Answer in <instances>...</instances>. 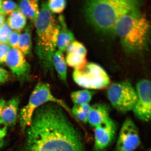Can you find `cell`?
Wrapping results in <instances>:
<instances>
[{
  "instance_id": "cell-19",
  "label": "cell",
  "mask_w": 151,
  "mask_h": 151,
  "mask_svg": "<svg viewBox=\"0 0 151 151\" xmlns=\"http://www.w3.org/2000/svg\"><path fill=\"white\" fill-rule=\"evenodd\" d=\"M94 94L93 92L88 89L76 91L72 92L71 98L74 105L88 103Z\"/></svg>"
},
{
  "instance_id": "cell-29",
  "label": "cell",
  "mask_w": 151,
  "mask_h": 151,
  "mask_svg": "<svg viewBox=\"0 0 151 151\" xmlns=\"http://www.w3.org/2000/svg\"><path fill=\"white\" fill-rule=\"evenodd\" d=\"M7 133V127L0 122V140L4 139Z\"/></svg>"
},
{
  "instance_id": "cell-27",
  "label": "cell",
  "mask_w": 151,
  "mask_h": 151,
  "mask_svg": "<svg viewBox=\"0 0 151 151\" xmlns=\"http://www.w3.org/2000/svg\"><path fill=\"white\" fill-rule=\"evenodd\" d=\"M11 47L8 44H0V63L5 62Z\"/></svg>"
},
{
  "instance_id": "cell-1",
  "label": "cell",
  "mask_w": 151,
  "mask_h": 151,
  "mask_svg": "<svg viewBox=\"0 0 151 151\" xmlns=\"http://www.w3.org/2000/svg\"><path fill=\"white\" fill-rule=\"evenodd\" d=\"M67 113L55 103L40 107L26 129L21 151H85L81 135Z\"/></svg>"
},
{
  "instance_id": "cell-9",
  "label": "cell",
  "mask_w": 151,
  "mask_h": 151,
  "mask_svg": "<svg viewBox=\"0 0 151 151\" xmlns=\"http://www.w3.org/2000/svg\"><path fill=\"white\" fill-rule=\"evenodd\" d=\"M140 144V137L136 126L131 119H126L119 134L116 151H134Z\"/></svg>"
},
{
  "instance_id": "cell-23",
  "label": "cell",
  "mask_w": 151,
  "mask_h": 151,
  "mask_svg": "<svg viewBox=\"0 0 151 151\" xmlns=\"http://www.w3.org/2000/svg\"><path fill=\"white\" fill-rule=\"evenodd\" d=\"M12 30L7 23L0 26V44L8 43Z\"/></svg>"
},
{
  "instance_id": "cell-6",
  "label": "cell",
  "mask_w": 151,
  "mask_h": 151,
  "mask_svg": "<svg viewBox=\"0 0 151 151\" xmlns=\"http://www.w3.org/2000/svg\"><path fill=\"white\" fill-rule=\"evenodd\" d=\"M73 81L81 87L88 90H101L109 86L110 78L101 65L93 62L88 63L83 67L75 70Z\"/></svg>"
},
{
  "instance_id": "cell-10",
  "label": "cell",
  "mask_w": 151,
  "mask_h": 151,
  "mask_svg": "<svg viewBox=\"0 0 151 151\" xmlns=\"http://www.w3.org/2000/svg\"><path fill=\"white\" fill-rule=\"evenodd\" d=\"M5 63L16 78L20 81L29 79L31 66L26 61L24 55L18 48H12L9 50Z\"/></svg>"
},
{
  "instance_id": "cell-34",
  "label": "cell",
  "mask_w": 151,
  "mask_h": 151,
  "mask_svg": "<svg viewBox=\"0 0 151 151\" xmlns=\"http://www.w3.org/2000/svg\"><path fill=\"white\" fill-rule=\"evenodd\" d=\"M33 1H35L36 2H37L38 3V1H39V0H33Z\"/></svg>"
},
{
  "instance_id": "cell-17",
  "label": "cell",
  "mask_w": 151,
  "mask_h": 151,
  "mask_svg": "<svg viewBox=\"0 0 151 151\" xmlns=\"http://www.w3.org/2000/svg\"><path fill=\"white\" fill-rule=\"evenodd\" d=\"M32 25L28 26L20 32L18 41V49L24 55L31 54L32 44Z\"/></svg>"
},
{
  "instance_id": "cell-36",
  "label": "cell",
  "mask_w": 151,
  "mask_h": 151,
  "mask_svg": "<svg viewBox=\"0 0 151 151\" xmlns=\"http://www.w3.org/2000/svg\"><path fill=\"white\" fill-rule=\"evenodd\" d=\"M11 151L8 150V151Z\"/></svg>"
},
{
  "instance_id": "cell-13",
  "label": "cell",
  "mask_w": 151,
  "mask_h": 151,
  "mask_svg": "<svg viewBox=\"0 0 151 151\" xmlns=\"http://www.w3.org/2000/svg\"><path fill=\"white\" fill-rule=\"evenodd\" d=\"M58 22L60 25L58 33L57 47L58 50L64 52L70 43L75 41V37L73 33L68 28L66 24L65 17L62 15L58 16Z\"/></svg>"
},
{
  "instance_id": "cell-11",
  "label": "cell",
  "mask_w": 151,
  "mask_h": 151,
  "mask_svg": "<svg viewBox=\"0 0 151 151\" xmlns=\"http://www.w3.org/2000/svg\"><path fill=\"white\" fill-rule=\"evenodd\" d=\"M95 128L94 150L95 151H103L114 140L116 126L110 118Z\"/></svg>"
},
{
  "instance_id": "cell-18",
  "label": "cell",
  "mask_w": 151,
  "mask_h": 151,
  "mask_svg": "<svg viewBox=\"0 0 151 151\" xmlns=\"http://www.w3.org/2000/svg\"><path fill=\"white\" fill-rule=\"evenodd\" d=\"M7 24L11 28L16 31H21L25 27L27 23V18L17 9L9 14Z\"/></svg>"
},
{
  "instance_id": "cell-21",
  "label": "cell",
  "mask_w": 151,
  "mask_h": 151,
  "mask_svg": "<svg viewBox=\"0 0 151 151\" xmlns=\"http://www.w3.org/2000/svg\"><path fill=\"white\" fill-rule=\"evenodd\" d=\"M47 6L51 12L60 14L63 12L67 6L66 0H48Z\"/></svg>"
},
{
  "instance_id": "cell-4",
  "label": "cell",
  "mask_w": 151,
  "mask_h": 151,
  "mask_svg": "<svg viewBox=\"0 0 151 151\" xmlns=\"http://www.w3.org/2000/svg\"><path fill=\"white\" fill-rule=\"evenodd\" d=\"M138 7L120 18L114 26L113 33L120 39L126 52L137 53L146 50L150 35V26Z\"/></svg>"
},
{
  "instance_id": "cell-31",
  "label": "cell",
  "mask_w": 151,
  "mask_h": 151,
  "mask_svg": "<svg viewBox=\"0 0 151 151\" xmlns=\"http://www.w3.org/2000/svg\"><path fill=\"white\" fill-rule=\"evenodd\" d=\"M6 102L3 99L0 100V118H1L2 111L4 107Z\"/></svg>"
},
{
  "instance_id": "cell-28",
  "label": "cell",
  "mask_w": 151,
  "mask_h": 151,
  "mask_svg": "<svg viewBox=\"0 0 151 151\" xmlns=\"http://www.w3.org/2000/svg\"><path fill=\"white\" fill-rule=\"evenodd\" d=\"M9 73L6 70L0 67V84L8 81Z\"/></svg>"
},
{
  "instance_id": "cell-35",
  "label": "cell",
  "mask_w": 151,
  "mask_h": 151,
  "mask_svg": "<svg viewBox=\"0 0 151 151\" xmlns=\"http://www.w3.org/2000/svg\"><path fill=\"white\" fill-rule=\"evenodd\" d=\"M148 151H151V148L148 150Z\"/></svg>"
},
{
  "instance_id": "cell-15",
  "label": "cell",
  "mask_w": 151,
  "mask_h": 151,
  "mask_svg": "<svg viewBox=\"0 0 151 151\" xmlns=\"http://www.w3.org/2000/svg\"><path fill=\"white\" fill-rule=\"evenodd\" d=\"M18 9L35 24L38 17L40 9L37 2L33 0H19Z\"/></svg>"
},
{
  "instance_id": "cell-12",
  "label": "cell",
  "mask_w": 151,
  "mask_h": 151,
  "mask_svg": "<svg viewBox=\"0 0 151 151\" xmlns=\"http://www.w3.org/2000/svg\"><path fill=\"white\" fill-rule=\"evenodd\" d=\"M20 100L15 97L6 103L2 111L0 122L7 127L14 126L16 124Z\"/></svg>"
},
{
  "instance_id": "cell-24",
  "label": "cell",
  "mask_w": 151,
  "mask_h": 151,
  "mask_svg": "<svg viewBox=\"0 0 151 151\" xmlns=\"http://www.w3.org/2000/svg\"><path fill=\"white\" fill-rule=\"evenodd\" d=\"M18 9L17 5L14 1H5L2 3L1 14L9 15Z\"/></svg>"
},
{
  "instance_id": "cell-37",
  "label": "cell",
  "mask_w": 151,
  "mask_h": 151,
  "mask_svg": "<svg viewBox=\"0 0 151 151\" xmlns=\"http://www.w3.org/2000/svg\"><path fill=\"white\" fill-rule=\"evenodd\" d=\"M1 1H2V0H1Z\"/></svg>"
},
{
  "instance_id": "cell-32",
  "label": "cell",
  "mask_w": 151,
  "mask_h": 151,
  "mask_svg": "<svg viewBox=\"0 0 151 151\" xmlns=\"http://www.w3.org/2000/svg\"><path fill=\"white\" fill-rule=\"evenodd\" d=\"M5 144V142L4 139H3L2 140H0V150L4 146Z\"/></svg>"
},
{
  "instance_id": "cell-3",
  "label": "cell",
  "mask_w": 151,
  "mask_h": 151,
  "mask_svg": "<svg viewBox=\"0 0 151 151\" xmlns=\"http://www.w3.org/2000/svg\"><path fill=\"white\" fill-rule=\"evenodd\" d=\"M139 0H86L84 12L87 21L98 31L113 32L120 18L138 7Z\"/></svg>"
},
{
  "instance_id": "cell-5",
  "label": "cell",
  "mask_w": 151,
  "mask_h": 151,
  "mask_svg": "<svg viewBox=\"0 0 151 151\" xmlns=\"http://www.w3.org/2000/svg\"><path fill=\"white\" fill-rule=\"evenodd\" d=\"M49 103H55L61 106L69 115L75 118L71 109L65 102L53 95L50 85L47 83L40 82L34 88L28 103L20 111L19 119L22 133L25 131L31 124L33 114L36 109Z\"/></svg>"
},
{
  "instance_id": "cell-14",
  "label": "cell",
  "mask_w": 151,
  "mask_h": 151,
  "mask_svg": "<svg viewBox=\"0 0 151 151\" xmlns=\"http://www.w3.org/2000/svg\"><path fill=\"white\" fill-rule=\"evenodd\" d=\"M110 119L108 109L101 104L91 106L88 114V122L94 127Z\"/></svg>"
},
{
  "instance_id": "cell-26",
  "label": "cell",
  "mask_w": 151,
  "mask_h": 151,
  "mask_svg": "<svg viewBox=\"0 0 151 151\" xmlns=\"http://www.w3.org/2000/svg\"><path fill=\"white\" fill-rule=\"evenodd\" d=\"M20 31L13 32L9 37L8 44L12 48H18V41Z\"/></svg>"
},
{
  "instance_id": "cell-7",
  "label": "cell",
  "mask_w": 151,
  "mask_h": 151,
  "mask_svg": "<svg viewBox=\"0 0 151 151\" xmlns=\"http://www.w3.org/2000/svg\"><path fill=\"white\" fill-rule=\"evenodd\" d=\"M107 96L113 107L122 113L133 111L137 101L136 91L127 81L111 85L107 90Z\"/></svg>"
},
{
  "instance_id": "cell-33",
  "label": "cell",
  "mask_w": 151,
  "mask_h": 151,
  "mask_svg": "<svg viewBox=\"0 0 151 151\" xmlns=\"http://www.w3.org/2000/svg\"><path fill=\"white\" fill-rule=\"evenodd\" d=\"M2 3V1L0 0V14H1Z\"/></svg>"
},
{
  "instance_id": "cell-8",
  "label": "cell",
  "mask_w": 151,
  "mask_h": 151,
  "mask_svg": "<svg viewBox=\"0 0 151 151\" xmlns=\"http://www.w3.org/2000/svg\"><path fill=\"white\" fill-rule=\"evenodd\" d=\"M137 101L133 111L143 121L151 120V82L145 79L137 83L136 87Z\"/></svg>"
},
{
  "instance_id": "cell-16",
  "label": "cell",
  "mask_w": 151,
  "mask_h": 151,
  "mask_svg": "<svg viewBox=\"0 0 151 151\" xmlns=\"http://www.w3.org/2000/svg\"><path fill=\"white\" fill-rule=\"evenodd\" d=\"M63 52L59 50L56 51L53 57L52 63L60 79L65 82L67 78V64Z\"/></svg>"
},
{
  "instance_id": "cell-20",
  "label": "cell",
  "mask_w": 151,
  "mask_h": 151,
  "mask_svg": "<svg viewBox=\"0 0 151 151\" xmlns=\"http://www.w3.org/2000/svg\"><path fill=\"white\" fill-rule=\"evenodd\" d=\"M86 56L74 54H67L65 61L67 65L75 70H77L83 67L88 62Z\"/></svg>"
},
{
  "instance_id": "cell-2",
  "label": "cell",
  "mask_w": 151,
  "mask_h": 151,
  "mask_svg": "<svg viewBox=\"0 0 151 151\" xmlns=\"http://www.w3.org/2000/svg\"><path fill=\"white\" fill-rule=\"evenodd\" d=\"M36 39L35 52L41 69L45 73H54L52 58L57 47L60 25L52 13L43 2L35 22Z\"/></svg>"
},
{
  "instance_id": "cell-22",
  "label": "cell",
  "mask_w": 151,
  "mask_h": 151,
  "mask_svg": "<svg viewBox=\"0 0 151 151\" xmlns=\"http://www.w3.org/2000/svg\"><path fill=\"white\" fill-rule=\"evenodd\" d=\"M67 54L71 53L86 56V49L82 43L76 40L71 43L67 47Z\"/></svg>"
},
{
  "instance_id": "cell-30",
  "label": "cell",
  "mask_w": 151,
  "mask_h": 151,
  "mask_svg": "<svg viewBox=\"0 0 151 151\" xmlns=\"http://www.w3.org/2000/svg\"><path fill=\"white\" fill-rule=\"evenodd\" d=\"M80 106L84 112L86 114H88L89 113L91 106L89 105L88 103H86L82 104L80 105Z\"/></svg>"
},
{
  "instance_id": "cell-25",
  "label": "cell",
  "mask_w": 151,
  "mask_h": 151,
  "mask_svg": "<svg viewBox=\"0 0 151 151\" xmlns=\"http://www.w3.org/2000/svg\"><path fill=\"white\" fill-rule=\"evenodd\" d=\"M71 109L75 118L85 123L88 122V114L84 112L80 105H74Z\"/></svg>"
}]
</instances>
